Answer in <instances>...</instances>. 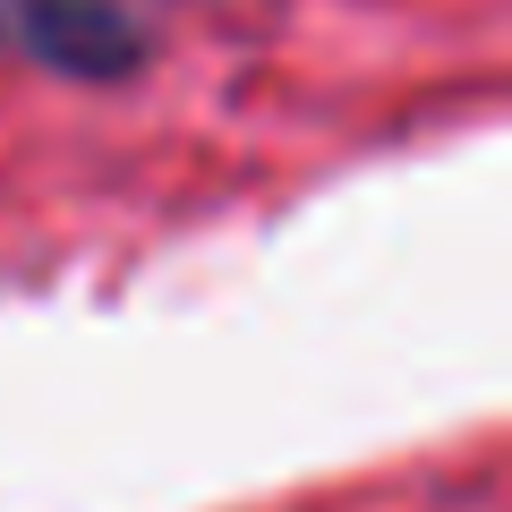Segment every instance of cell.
I'll use <instances>...</instances> for the list:
<instances>
[{
  "instance_id": "cell-1",
  "label": "cell",
  "mask_w": 512,
  "mask_h": 512,
  "mask_svg": "<svg viewBox=\"0 0 512 512\" xmlns=\"http://www.w3.org/2000/svg\"><path fill=\"white\" fill-rule=\"evenodd\" d=\"M26 43H43V52L69 60V69H120V60L146 52L128 18H111V9H69V0H43L35 18H26Z\"/></svg>"
}]
</instances>
